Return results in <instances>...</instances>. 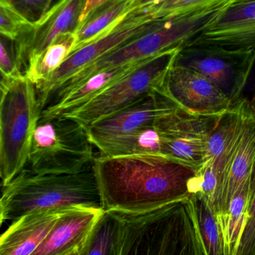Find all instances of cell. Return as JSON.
<instances>
[{
	"mask_svg": "<svg viewBox=\"0 0 255 255\" xmlns=\"http://www.w3.org/2000/svg\"><path fill=\"white\" fill-rule=\"evenodd\" d=\"M93 171L104 211L143 212L193 195L196 172L165 156L96 155Z\"/></svg>",
	"mask_w": 255,
	"mask_h": 255,
	"instance_id": "cell-1",
	"label": "cell"
},
{
	"mask_svg": "<svg viewBox=\"0 0 255 255\" xmlns=\"http://www.w3.org/2000/svg\"><path fill=\"white\" fill-rule=\"evenodd\" d=\"M110 211L115 230L109 255H207L193 195L143 212Z\"/></svg>",
	"mask_w": 255,
	"mask_h": 255,
	"instance_id": "cell-2",
	"label": "cell"
},
{
	"mask_svg": "<svg viewBox=\"0 0 255 255\" xmlns=\"http://www.w3.org/2000/svg\"><path fill=\"white\" fill-rule=\"evenodd\" d=\"M73 205L103 209L92 165L79 173L61 175H40L25 168L2 186L0 220L2 224L36 211Z\"/></svg>",
	"mask_w": 255,
	"mask_h": 255,
	"instance_id": "cell-3",
	"label": "cell"
},
{
	"mask_svg": "<svg viewBox=\"0 0 255 255\" xmlns=\"http://www.w3.org/2000/svg\"><path fill=\"white\" fill-rule=\"evenodd\" d=\"M233 1L221 0L190 16L163 22L160 26L106 54L72 76L58 88L52 99L55 101L103 70L143 61L169 49L182 48Z\"/></svg>",
	"mask_w": 255,
	"mask_h": 255,
	"instance_id": "cell-4",
	"label": "cell"
},
{
	"mask_svg": "<svg viewBox=\"0 0 255 255\" xmlns=\"http://www.w3.org/2000/svg\"><path fill=\"white\" fill-rule=\"evenodd\" d=\"M37 88L25 76L2 78L0 103V176L10 183L28 164L31 142L41 118Z\"/></svg>",
	"mask_w": 255,
	"mask_h": 255,
	"instance_id": "cell-5",
	"label": "cell"
},
{
	"mask_svg": "<svg viewBox=\"0 0 255 255\" xmlns=\"http://www.w3.org/2000/svg\"><path fill=\"white\" fill-rule=\"evenodd\" d=\"M94 146L87 129L71 118H40L27 165L40 175L79 173L92 165Z\"/></svg>",
	"mask_w": 255,
	"mask_h": 255,
	"instance_id": "cell-6",
	"label": "cell"
},
{
	"mask_svg": "<svg viewBox=\"0 0 255 255\" xmlns=\"http://www.w3.org/2000/svg\"><path fill=\"white\" fill-rule=\"evenodd\" d=\"M181 49H169L141 61L91 101L63 116L71 118L87 129L94 123L158 91Z\"/></svg>",
	"mask_w": 255,
	"mask_h": 255,
	"instance_id": "cell-7",
	"label": "cell"
},
{
	"mask_svg": "<svg viewBox=\"0 0 255 255\" xmlns=\"http://www.w3.org/2000/svg\"><path fill=\"white\" fill-rule=\"evenodd\" d=\"M162 24L153 21L147 13L133 11L107 34L71 52L55 71L36 86L42 112L57 90L72 76L106 54Z\"/></svg>",
	"mask_w": 255,
	"mask_h": 255,
	"instance_id": "cell-8",
	"label": "cell"
},
{
	"mask_svg": "<svg viewBox=\"0 0 255 255\" xmlns=\"http://www.w3.org/2000/svg\"><path fill=\"white\" fill-rule=\"evenodd\" d=\"M182 48L255 57V0H234Z\"/></svg>",
	"mask_w": 255,
	"mask_h": 255,
	"instance_id": "cell-9",
	"label": "cell"
},
{
	"mask_svg": "<svg viewBox=\"0 0 255 255\" xmlns=\"http://www.w3.org/2000/svg\"><path fill=\"white\" fill-rule=\"evenodd\" d=\"M220 118L196 116L181 111L160 120L157 126L161 134L163 155L197 172L206 156L210 135Z\"/></svg>",
	"mask_w": 255,
	"mask_h": 255,
	"instance_id": "cell-10",
	"label": "cell"
},
{
	"mask_svg": "<svg viewBox=\"0 0 255 255\" xmlns=\"http://www.w3.org/2000/svg\"><path fill=\"white\" fill-rule=\"evenodd\" d=\"M157 92L196 116L220 118L234 106L230 99L208 79L175 62Z\"/></svg>",
	"mask_w": 255,
	"mask_h": 255,
	"instance_id": "cell-11",
	"label": "cell"
},
{
	"mask_svg": "<svg viewBox=\"0 0 255 255\" xmlns=\"http://www.w3.org/2000/svg\"><path fill=\"white\" fill-rule=\"evenodd\" d=\"M175 64L197 72L235 105L243 98L255 65V57L223 55L196 48H181Z\"/></svg>",
	"mask_w": 255,
	"mask_h": 255,
	"instance_id": "cell-12",
	"label": "cell"
},
{
	"mask_svg": "<svg viewBox=\"0 0 255 255\" xmlns=\"http://www.w3.org/2000/svg\"><path fill=\"white\" fill-rule=\"evenodd\" d=\"M181 111L170 99L154 91L131 106L94 123L87 128L88 137L95 146L112 138L152 127L163 118Z\"/></svg>",
	"mask_w": 255,
	"mask_h": 255,
	"instance_id": "cell-13",
	"label": "cell"
},
{
	"mask_svg": "<svg viewBox=\"0 0 255 255\" xmlns=\"http://www.w3.org/2000/svg\"><path fill=\"white\" fill-rule=\"evenodd\" d=\"M244 100V118L239 134L228 158L214 215L225 214L232 199L248 190L255 167V112Z\"/></svg>",
	"mask_w": 255,
	"mask_h": 255,
	"instance_id": "cell-14",
	"label": "cell"
},
{
	"mask_svg": "<svg viewBox=\"0 0 255 255\" xmlns=\"http://www.w3.org/2000/svg\"><path fill=\"white\" fill-rule=\"evenodd\" d=\"M86 0H58L35 25L16 40L24 70L61 34L75 33Z\"/></svg>",
	"mask_w": 255,
	"mask_h": 255,
	"instance_id": "cell-15",
	"label": "cell"
},
{
	"mask_svg": "<svg viewBox=\"0 0 255 255\" xmlns=\"http://www.w3.org/2000/svg\"><path fill=\"white\" fill-rule=\"evenodd\" d=\"M104 210L73 205L57 222L31 255H70L86 243Z\"/></svg>",
	"mask_w": 255,
	"mask_h": 255,
	"instance_id": "cell-16",
	"label": "cell"
},
{
	"mask_svg": "<svg viewBox=\"0 0 255 255\" xmlns=\"http://www.w3.org/2000/svg\"><path fill=\"white\" fill-rule=\"evenodd\" d=\"M71 206L36 211L13 222L0 238V255H31Z\"/></svg>",
	"mask_w": 255,
	"mask_h": 255,
	"instance_id": "cell-17",
	"label": "cell"
},
{
	"mask_svg": "<svg viewBox=\"0 0 255 255\" xmlns=\"http://www.w3.org/2000/svg\"><path fill=\"white\" fill-rule=\"evenodd\" d=\"M141 61L103 70L94 75L80 86L46 106L42 112L41 118L61 117L79 109L113 85Z\"/></svg>",
	"mask_w": 255,
	"mask_h": 255,
	"instance_id": "cell-18",
	"label": "cell"
},
{
	"mask_svg": "<svg viewBox=\"0 0 255 255\" xmlns=\"http://www.w3.org/2000/svg\"><path fill=\"white\" fill-rule=\"evenodd\" d=\"M136 0H111L90 13L75 31L73 52L107 34L133 10Z\"/></svg>",
	"mask_w": 255,
	"mask_h": 255,
	"instance_id": "cell-19",
	"label": "cell"
},
{
	"mask_svg": "<svg viewBox=\"0 0 255 255\" xmlns=\"http://www.w3.org/2000/svg\"><path fill=\"white\" fill-rule=\"evenodd\" d=\"M99 154L106 157L155 154L163 155V142L160 130L155 125L116 136L95 145Z\"/></svg>",
	"mask_w": 255,
	"mask_h": 255,
	"instance_id": "cell-20",
	"label": "cell"
},
{
	"mask_svg": "<svg viewBox=\"0 0 255 255\" xmlns=\"http://www.w3.org/2000/svg\"><path fill=\"white\" fill-rule=\"evenodd\" d=\"M75 43L74 33L61 34L28 65L25 76L37 86L64 63L73 52Z\"/></svg>",
	"mask_w": 255,
	"mask_h": 255,
	"instance_id": "cell-21",
	"label": "cell"
},
{
	"mask_svg": "<svg viewBox=\"0 0 255 255\" xmlns=\"http://www.w3.org/2000/svg\"><path fill=\"white\" fill-rule=\"evenodd\" d=\"M250 189L237 195L227 211L217 219L223 233L226 255H235L248 220Z\"/></svg>",
	"mask_w": 255,
	"mask_h": 255,
	"instance_id": "cell-22",
	"label": "cell"
},
{
	"mask_svg": "<svg viewBox=\"0 0 255 255\" xmlns=\"http://www.w3.org/2000/svg\"><path fill=\"white\" fill-rule=\"evenodd\" d=\"M220 1L221 0H165L133 11L147 13L153 21L166 22L190 16Z\"/></svg>",
	"mask_w": 255,
	"mask_h": 255,
	"instance_id": "cell-23",
	"label": "cell"
},
{
	"mask_svg": "<svg viewBox=\"0 0 255 255\" xmlns=\"http://www.w3.org/2000/svg\"><path fill=\"white\" fill-rule=\"evenodd\" d=\"M193 196L205 253L207 255H226L224 239L217 217L202 199Z\"/></svg>",
	"mask_w": 255,
	"mask_h": 255,
	"instance_id": "cell-24",
	"label": "cell"
},
{
	"mask_svg": "<svg viewBox=\"0 0 255 255\" xmlns=\"http://www.w3.org/2000/svg\"><path fill=\"white\" fill-rule=\"evenodd\" d=\"M115 230L113 213L104 211L77 255H109Z\"/></svg>",
	"mask_w": 255,
	"mask_h": 255,
	"instance_id": "cell-25",
	"label": "cell"
},
{
	"mask_svg": "<svg viewBox=\"0 0 255 255\" xmlns=\"http://www.w3.org/2000/svg\"><path fill=\"white\" fill-rule=\"evenodd\" d=\"M53 0H0L31 25H35L50 10Z\"/></svg>",
	"mask_w": 255,
	"mask_h": 255,
	"instance_id": "cell-26",
	"label": "cell"
},
{
	"mask_svg": "<svg viewBox=\"0 0 255 255\" xmlns=\"http://www.w3.org/2000/svg\"><path fill=\"white\" fill-rule=\"evenodd\" d=\"M0 70L2 78L25 76L15 40L1 36L0 45Z\"/></svg>",
	"mask_w": 255,
	"mask_h": 255,
	"instance_id": "cell-27",
	"label": "cell"
},
{
	"mask_svg": "<svg viewBox=\"0 0 255 255\" xmlns=\"http://www.w3.org/2000/svg\"><path fill=\"white\" fill-rule=\"evenodd\" d=\"M0 32L3 37L16 40L32 25L9 6L0 3Z\"/></svg>",
	"mask_w": 255,
	"mask_h": 255,
	"instance_id": "cell-28",
	"label": "cell"
},
{
	"mask_svg": "<svg viewBox=\"0 0 255 255\" xmlns=\"http://www.w3.org/2000/svg\"><path fill=\"white\" fill-rule=\"evenodd\" d=\"M235 255H255V167L250 185L248 220Z\"/></svg>",
	"mask_w": 255,
	"mask_h": 255,
	"instance_id": "cell-29",
	"label": "cell"
},
{
	"mask_svg": "<svg viewBox=\"0 0 255 255\" xmlns=\"http://www.w3.org/2000/svg\"><path fill=\"white\" fill-rule=\"evenodd\" d=\"M243 98L245 99L255 112V66L249 80Z\"/></svg>",
	"mask_w": 255,
	"mask_h": 255,
	"instance_id": "cell-30",
	"label": "cell"
},
{
	"mask_svg": "<svg viewBox=\"0 0 255 255\" xmlns=\"http://www.w3.org/2000/svg\"><path fill=\"white\" fill-rule=\"evenodd\" d=\"M111 0H86L85 6H84L83 10L81 13L80 19H79V24L83 22L90 13H92L96 9L100 7L103 4H106L108 1Z\"/></svg>",
	"mask_w": 255,
	"mask_h": 255,
	"instance_id": "cell-31",
	"label": "cell"
},
{
	"mask_svg": "<svg viewBox=\"0 0 255 255\" xmlns=\"http://www.w3.org/2000/svg\"><path fill=\"white\" fill-rule=\"evenodd\" d=\"M163 1H165V0H136V4H135V10H140V9L144 8V7L157 4V3Z\"/></svg>",
	"mask_w": 255,
	"mask_h": 255,
	"instance_id": "cell-32",
	"label": "cell"
},
{
	"mask_svg": "<svg viewBox=\"0 0 255 255\" xmlns=\"http://www.w3.org/2000/svg\"><path fill=\"white\" fill-rule=\"evenodd\" d=\"M70 255H77V253H76V254Z\"/></svg>",
	"mask_w": 255,
	"mask_h": 255,
	"instance_id": "cell-33",
	"label": "cell"
}]
</instances>
